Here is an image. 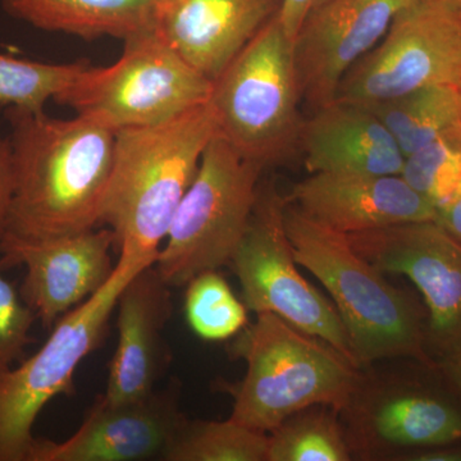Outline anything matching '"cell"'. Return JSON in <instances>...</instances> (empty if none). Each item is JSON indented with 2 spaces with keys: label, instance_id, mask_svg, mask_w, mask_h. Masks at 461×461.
Instances as JSON below:
<instances>
[{
  "label": "cell",
  "instance_id": "obj_9",
  "mask_svg": "<svg viewBox=\"0 0 461 461\" xmlns=\"http://www.w3.org/2000/svg\"><path fill=\"white\" fill-rule=\"evenodd\" d=\"M286 203L275 185H259L247 230L229 264L244 304L257 314L278 315L357 366L338 309L297 268L285 226Z\"/></svg>",
  "mask_w": 461,
  "mask_h": 461
},
{
  "label": "cell",
  "instance_id": "obj_19",
  "mask_svg": "<svg viewBox=\"0 0 461 461\" xmlns=\"http://www.w3.org/2000/svg\"><path fill=\"white\" fill-rule=\"evenodd\" d=\"M299 149L309 173L402 175V151L366 105L335 99L303 123Z\"/></svg>",
  "mask_w": 461,
  "mask_h": 461
},
{
  "label": "cell",
  "instance_id": "obj_25",
  "mask_svg": "<svg viewBox=\"0 0 461 461\" xmlns=\"http://www.w3.org/2000/svg\"><path fill=\"white\" fill-rule=\"evenodd\" d=\"M185 314L190 329L205 341H226L249 324L248 308L217 271H206L187 282Z\"/></svg>",
  "mask_w": 461,
  "mask_h": 461
},
{
  "label": "cell",
  "instance_id": "obj_1",
  "mask_svg": "<svg viewBox=\"0 0 461 461\" xmlns=\"http://www.w3.org/2000/svg\"><path fill=\"white\" fill-rule=\"evenodd\" d=\"M14 189L7 232L39 240L100 224L113 168L117 132L76 115L8 107Z\"/></svg>",
  "mask_w": 461,
  "mask_h": 461
},
{
  "label": "cell",
  "instance_id": "obj_15",
  "mask_svg": "<svg viewBox=\"0 0 461 461\" xmlns=\"http://www.w3.org/2000/svg\"><path fill=\"white\" fill-rule=\"evenodd\" d=\"M180 384L133 402L96 397L83 424L65 441L35 438L27 461H165L186 417L180 411Z\"/></svg>",
  "mask_w": 461,
  "mask_h": 461
},
{
  "label": "cell",
  "instance_id": "obj_33",
  "mask_svg": "<svg viewBox=\"0 0 461 461\" xmlns=\"http://www.w3.org/2000/svg\"><path fill=\"white\" fill-rule=\"evenodd\" d=\"M451 2H454L455 5H459V7L461 8V0H451Z\"/></svg>",
  "mask_w": 461,
  "mask_h": 461
},
{
  "label": "cell",
  "instance_id": "obj_17",
  "mask_svg": "<svg viewBox=\"0 0 461 461\" xmlns=\"http://www.w3.org/2000/svg\"><path fill=\"white\" fill-rule=\"evenodd\" d=\"M282 0H154L151 30L200 74L215 80Z\"/></svg>",
  "mask_w": 461,
  "mask_h": 461
},
{
  "label": "cell",
  "instance_id": "obj_12",
  "mask_svg": "<svg viewBox=\"0 0 461 461\" xmlns=\"http://www.w3.org/2000/svg\"><path fill=\"white\" fill-rule=\"evenodd\" d=\"M355 250L384 273L408 277L429 309L430 355L461 350V244L436 221L348 235Z\"/></svg>",
  "mask_w": 461,
  "mask_h": 461
},
{
  "label": "cell",
  "instance_id": "obj_3",
  "mask_svg": "<svg viewBox=\"0 0 461 461\" xmlns=\"http://www.w3.org/2000/svg\"><path fill=\"white\" fill-rule=\"evenodd\" d=\"M285 226L297 264L332 297L360 368L388 359H411L435 368L417 306L355 250L348 235L312 220L288 202Z\"/></svg>",
  "mask_w": 461,
  "mask_h": 461
},
{
  "label": "cell",
  "instance_id": "obj_28",
  "mask_svg": "<svg viewBox=\"0 0 461 461\" xmlns=\"http://www.w3.org/2000/svg\"><path fill=\"white\" fill-rule=\"evenodd\" d=\"M14 189V160H12L11 141H9V138L0 135V241L7 232Z\"/></svg>",
  "mask_w": 461,
  "mask_h": 461
},
{
  "label": "cell",
  "instance_id": "obj_11",
  "mask_svg": "<svg viewBox=\"0 0 461 461\" xmlns=\"http://www.w3.org/2000/svg\"><path fill=\"white\" fill-rule=\"evenodd\" d=\"M353 459L400 461L405 455L461 442V408L415 382L363 373L339 412Z\"/></svg>",
  "mask_w": 461,
  "mask_h": 461
},
{
  "label": "cell",
  "instance_id": "obj_16",
  "mask_svg": "<svg viewBox=\"0 0 461 461\" xmlns=\"http://www.w3.org/2000/svg\"><path fill=\"white\" fill-rule=\"evenodd\" d=\"M286 199L312 220L345 235L436 221V206L402 175L311 173Z\"/></svg>",
  "mask_w": 461,
  "mask_h": 461
},
{
  "label": "cell",
  "instance_id": "obj_29",
  "mask_svg": "<svg viewBox=\"0 0 461 461\" xmlns=\"http://www.w3.org/2000/svg\"><path fill=\"white\" fill-rule=\"evenodd\" d=\"M329 0H282L277 17L291 42L295 41L299 30L312 12Z\"/></svg>",
  "mask_w": 461,
  "mask_h": 461
},
{
  "label": "cell",
  "instance_id": "obj_20",
  "mask_svg": "<svg viewBox=\"0 0 461 461\" xmlns=\"http://www.w3.org/2000/svg\"><path fill=\"white\" fill-rule=\"evenodd\" d=\"M154 0H2L5 12L48 32L126 41L151 30Z\"/></svg>",
  "mask_w": 461,
  "mask_h": 461
},
{
  "label": "cell",
  "instance_id": "obj_6",
  "mask_svg": "<svg viewBox=\"0 0 461 461\" xmlns=\"http://www.w3.org/2000/svg\"><path fill=\"white\" fill-rule=\"evenodd\" d=\"M263 171L215 133L154 263L168 286H186L200 273L229 266L256 206Z\"/></svg>",
  "mask_w": 461,
  "mask_h": 461
},
{
  "label": "cell",
  "instance_id": "obj_7",
  "mask_svg": "<svg viewBox=\"0 0 461 461\" xmlns=\"http://www.w3.org/2000/svg\"><path fill=\"white\" fill-rule=\"evenodd\" d=\"M151 264L120 251L109 280L63 315L32 357L0 377V461L29 459L33 424L42 409L54 397L74 393L76 369L104 341L123 288Z\"/></svg>",
  "mask_w": 461,
  "mask_h": 461
},
{
  "label": "cell",
  "instance_id": "obj_27",
  "mask_svg": "<svg viewBox=\"0 0 461 461\" xmlns=\"http://www.w3.org/2000/svg\"><path fill=\"white\" fill-rule=\"evenodd\" d=\"M35 313L0 268V377L11 371L33 341Z\"/></svg>",
  "mask_w": 461,
  "mask_h": 461
},
{
  "label": "cell",
  "instance_id": "obj_4",
  "mask_svg": "<svg viewBox=\"0 0 461 461\" xmlns=\"http://www.w3.org/2000/svg\"><path fill=\"white\" fill-rule=\"evenodd\" d=\"M240 333L232 354L247 362V373L220 386L233 400L230 420L248 429L272 432L312 406L341 412L362 381L363 368L278 315L257 314Z\"/></svg>",
  "mask_w": 461,
  "mask_h": 461
},
{
  "label": "cell",
  "instance_id": "obj_26",
  "mask_svg": "<svg viewBox=\"0 0 461 461\" xmlns=\"http://www.w3.org/2000/svg\"><path fill=\"white\" fill-rule=\"evenodd\" d=\"M402 176L436 209L447 202L461 182V126L405 157Z\"/></svg>",
  "mask_w": 461,
  "mask_h": 461
},
{
  "label": "cell",
  "instance_id": "obj_31",
  "mask_svg": "<svg viewBox=\"0 0 461 461\" xmlns=\"http://www.w3.org/2000/svg\"><path fill=\"white\" fill-rule=\"evenodd\" d=\"M460 444L461 442L414 451L405 455L400 461H461Z\"/></svg>",
  "mask_w": 461,
  "mask_h": 461
},
{
  "label": "cell",
  "instance_id": "obj_23",
  "mask_svg": "<svg viewBox=\"0 0 461 461\" xmlns=\"http://www.w3.org/2000/svg\"><path fill=\"white\" fill-rule=\"evenodd\" d=\"M268 433L227 420L184 421L165 461H267Z\"/></svg>",
  "mask_w": 461,
  "mask_h": 461
},
{
  "label": "cell",
  "instance_id": "obj_22",
  "mask_svg": "<svg viewBox=\"0 0 461 461\" xmlns=\"http://www.w3.org/2000/svg\"><path fill=\"white\" fill-rule=\"evenodd\" d=\"M339 412L329 406H312L291 415L268 433L267 461L353 460Z\"/></svg>",
  "mask_w": 461,
  "mask_h": 461
},
{
  "label": "cell",
  "instance_id": "obj_32",
  "mask_svg": "<svg viewBox=\"0 0 461 461\" xmlns=\"http://www.w3.org/2000/svg\"><path fill=\"white\" fill-rule=\"evenodd\" d=\"M442 368H444L446 377L450 382L454 393L461 400V350L445 359L442 362Z\"/></svg>",
  "mask_w": 461,
  "mask_h": 461
},
{
  "label": "cell",
  "instance_id": "obj_14",
  "mask_svg": "<svg viewBox=\"0 0 461 461\" xmlns=\"http://www.w3.org/2000/svg\"><path fill=\"white\" fill-rule=\"evenodd\" d=\"M417 0H329L312 12L293 42L300 98L312 112L338 96L346 74L377 47Z\"/></svg>",
  "mask_w": 461,
  "mask_h": 461
},
{
  "label": "cell",
  "instance_id": "obj_10",
  "mask_svg": "<svg viewBox=\"0 0 461 461\" xmlns=\"http://www.w3.org/2000/svg\"><path fill=\"white\" fill-rule=\"evenodd\" d=\"M429 86H461V8L417 0L346 74L336 99L369 104Z\"/></svg>",
  "mask_w": 461,
  "mask_h": 461
},
{
  "label": "cell",
  "instance_id": "obj_18",
  "mask_svg": "<svg viewBox=\"0 0 461 461\" xmlns=\"http://www.w3.org/2000/svg\"><path fill=\"white\" fill-rule=\"evenodd\" d=\"M171 288L151 264L136 273L121 293L117 348L103 393L108 402H133L157 390L171 362L163 338L173 311Z\"/></svg>",
  "mask_w": 461,
  "mask_h": 461
},
{
  "label": "cell",
  "instance_id": "obj_30",
  "mask_svg": "<svg viewBox=\"0 0 461 461\" xmlns=\"http://www.w3.org/2000/svg\"><path fill=\"white\" fill-rule=\"evenodd\" d=\"M436 222L461 244V182L451 198L436 209Z\"/></svg>",
  "mask_w": 461,
  "mask_h": 461
},
{
  "label": "cell",
  "instance_id": "obj_21",
  "mask_svg": "<svg viewBox=\"0 0 461 461\" xmlns=\"http://www.w3.org/2000/svg\"><path fill=\"white\" fill-rule=\"evenodd\" d=\"M363 105L386 127L403 157L461 126L459 87H423L396 98Z\"/></svg>",
  "mask_w": 461,
  "mask_h": 461
},
{
  "label": "cell",
  "instance_id": "obj_2",
  "mask_svg": "<svg viewBox=\"0 0 461 461\" xmlns=\"http://www.w3.org/2000/svg\"><path fill=\"white\" fill-rule=\"evenodd\" d=\"M217 133L211 104L153 126L121 130L100 224L120 251L156 263L173 215Z\"/></svg>",
  "mask_w": 461,
  "mask_h": 461
},
{
  "label": "cell",
  "instance_id": "obj_5",
  "mask_svg": "<svg viewBox=\"0 0 461 461\" xmlns=\"http://www.w3.org/2000/svg\"><path fill=\"white\" fill-rule=\"evenodd\" d=\"M300 102L293 42L277 16L213 80L209 99L217 135L263 169L287 162L299 148Z\"/></svg>",
  "mask_w": 461,
  "mask_h": 461
},
{
  "label": "cell",
  "instance_id": "obj_13",
  "mask_svg": "<svg viewBox=\"0 0 461 461\" xmlns=\"http://www.w3.org/2000/svg\"><path fill=\"white\" fill-rule=\"evenodd\" d=\"M113 245L111 229L39 240L5 233L0 241V268H25L21 296L42 327L50 330L109 280Z\"/></svg>",
  "mask_w": 461,
  "mask_h": 461
},
{
  "label": "cell",
  "instance_id": "obj_34",
  "mask_svg": "<svg viewBox=\"0 0 461 461\" xmlns=\"http://www.w3.org/2000/svg\"><path fill=\"white\" fill-rule=\"evenodd\" d=\"M459 91H460V99H461V86L459 87Z\"/></svg>",
  "mask_w": 461,
  "mask_h": 461
},
{
  "label": "cell",
  "instance_id": "obj_24",
  "mask_svg": "<svg viewBox=\"0 0 461 461\" xmlns=\"http://www.w3.org/2000/svg\"><path fill=\"white\" fill-rule=\"evenodd\" d=\"M86 60L44 63L0 54V104L5 107L44 111L89 67Z\"/></svg>",
  "mask_w": 461,
  "mask_h": 461
},
{
  "label": "cell",
  "instance_id": "obj_8",
  "mask_svg": "<svg viewBox=\"0 0 461 461\" xmlns=\"http://www.w3.org/2000/svg\"><path fill=\"white\" fill-rule=\"evenodd\" d=\"M213 81L153 30L124 41L108 67L89 66L56 100L113 131L153 126L205 104Z\"/></svg>",
  "mask_w": 461,
  "mask_h": 461
}]
</instances>
